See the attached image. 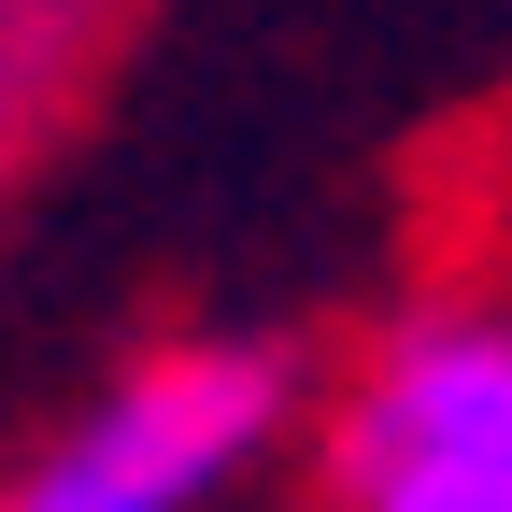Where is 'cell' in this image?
I'll return each mask as SVG.
<instances>
[{
  "label": "cell",
  "mask_w": 512,
  "mask_h": 512,
  "mask_svg": "<svg viewBox=\"0 0 512 512\" xmlns=\"http://www.w3.org/2000/svg\"><path fill=\"white\" fill-rule=\"evenodd\" d=\"M328 484L342 512H512V313L399 328L328 427Z\"/></svg>",
  "instance_id": "obj_1"
},
{
  "label": "cell",
  "mask_w": 512,
  "mask_h": 512,
  "mask_svg": "<svg viewBox=\"0 0 512 512\" xmlns=\"http://www.w3.org/2000/svg\"><path fill=\"white\" fill-rule=\"evenodd\" d=\"M271 427H285V356L271 342H171V356L128 370L0 512H200Z\"/></svg>",
  "instance_id": "obj_2"
}]
</instances>
